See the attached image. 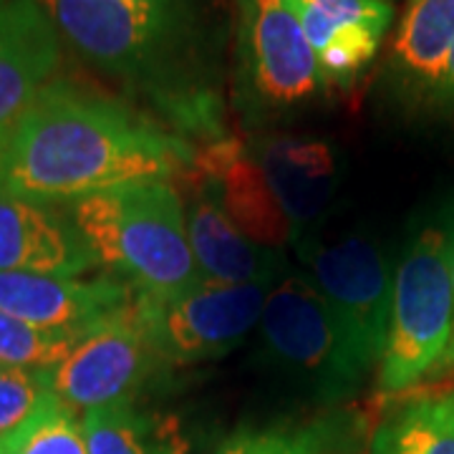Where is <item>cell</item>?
I'll use <instances>...</instances> for the list:
<instances>
[{
    "instance_id": "obj_23",
    "label": "cell",
    "mask_w": 454,
    "mask_h": 454,
    "mask_svg": "<svg viewBox=\"0 0 454 454\" xmlns=\"http://www.w3.org/2000/svg\"><path fill=\"white\" fill-rule=\"evenodd\" d=\"M51 399L46 372L0 366V439L11 437Z\"/></svg>"
},
{
    "instance_id": "obj_24",
    "label": "cell",
    "mask_w": 454,
    "mask_h": 454,
    "mask_svg": "<svg viewBox=\"0 0 454 454\" xmlns=\"http://www.w3.org/2000/svg\"><path fill=\"white\" fill-rule=\"evenodd\" d=\"M434 97L439 101H444V104H454V49L450 53V59H447L444 71H442V79H439Z\"/></svg>"
},
{
    "instance_id": "obj_12",
    "label": "cell",
    "mask_w": 454,
    "mask_h": 454,
    "mask_svg": "<svg viewBox=\"0 0 454 454\" xmlns=\"http://www.w3.org/2000/svg\"><path fill=\"white\" fill-rule=\"evenodd\" d=\"M97 260L64 207L0 190V273L79 278Z\"/></svg>"
},
{
    "instance_id": "obj_14",
    "label": "cell",
    "mask_w": 454,
    "mask_h": 454,
    "mask_svg": "<svg viewBox=\"0 0 454 454\" xmlns=\"http://www.w3.org/2000/svg\"><path fill=\"white\" fill-rule=\"evenodd\" d=\"M59 59V31L41 3L0 0V134L49 86Z\"/></svg>"
},
{
    "instance_id": "obj_4",
    "label": "cell",
    "mask_w": 454,
    "mask_h": 454,
    "mask_svg": "<svg viewBox=\"0 0 454 454\" xmlns=\"http://www.w3.org/2000/svg\"><path fill=\"white\" fill-rule=\"evenodd\" d=\"M306 276L339 325L348 366L361 379L379 366L391 324L394 273L384 247L361 232L303 243Z\"/></svg>"
},
{
    "instance_id": "obj_2",
    "label": "cell",
    "mask_w": 454,
    "mask_h": 454,
    "mask_svg": "<svg viewBox=\"0 0 454 454\" xmlns=\"http://www.w3.org/2000/svg\"><path fill=\"white\" fill-rule=\"evenodd\" d=\"M98 265L139 293L175 295L205 278L190 247L184 202L169 182H131L64 205Z\"/></svg>"
},
{
    "instance_id": "obj_11",
    "label": "cell",
    "mask_w": 454,
    "mask_h": 454,
    "mask_svg": "<svg viewBox=\"0 0 454 454\" xmlns=\"http://www.w3.org/2000/svg\"><path fill=\"white\" fill-rule=\"evenodd\" d=\"M129 303V288L112 278L0 273V310L46 331L86 336Z\"/></svg>"
},
{
    "instance_id": "obj_3",
    "label": "cell",
    "mask_w": 454,
    "mask_h": 454,
    "mask_svg": "<svg viewBox=\"0 0 454 454\" xmlns=\"http://www.w3.org/2000/svg\"><path fill=\"white\" fill-rule=\"evenodd\" d=\"M454 225H427L394 273V303L379 387L402 394L434 376L452 339Z\"/></svg>"
},
{
    "instance_id": "obj_16",
    "label": "cell",
    "mask_w": 454,
    "mask_h": 454,
    "mask_svg": "<svg viewBox=\"0 0 454 454\" xmlns=\"http://www.w3.org/2000/svg\"><path fill=\"white\" fill-rule=\"evenodd\" d=\"M184 184L190 190L184 202L187 235L202 278L217 286L276 283V253L245 238L205 187L192 179H184Z\"/></svg>"
},
{
    "instance_id": "obj_20",
    "label": "cell",
    "mask_w": 454,
    "mask_h": 454,
    "mask_svg": "<svg viewBox=\"0 0 454 454\" xmlns=\"http://www.w3.org/2000/svg\"><path fill=\"white\" fill-rule=\"evenodd\" d=\"M0 454H89L83 427L56 396L11 437L0 439Z\"/></svg>"
},
{
    "instance_id": "obj_22",
    "label": "cell",
    "mask_w": 454,
    "mask_h": 454,
    "mask_svg": "<svg viewBox=\"0 0 454 454\" xmlns=\"http://www.w3.org/2000/svg\"><path fill=\"white\" fill-rule=\"evenodd\" d=\"M339 444V424L331 419L240 432L223 444L217 454H333Z\"/></svg>"
},
{
    "instance_id": "obj_13",
    "label": "cell",
    "mask_w": 454,
    "mask_h": 454,
    "mask_svg": "<svg viewBox=\"0 0 454 454\" xmlns=\"http://www.w3.org/2000/svg\"><path fill=\"white\" fill-rule=\"evenodd\" d=\"M325 83L348 86L372 64L394 18L391 0H293Z\"/></svg>"
},
{
    "instance_id": "obj_17",
    "label": "cell",
    "mask_w": 454,
    "mask_h": 454,
    "mask_svg": "<svg viewBox=\"0 0 454 454\" xmlns=\"http://www.w3.org/2000/svg\"><path fill=\"white\" fill-rule=\"evenodd\" d=\"M454 49V0H409L391 49V68L414 91L434 94Z\"/></svg>"
},
{
    "instance_id": "obj_6",
    "label": "cell",
    "mask_w": 454,
    "mask_h": 454,
    "mask_svg": "<svg viewBox=\"0 0 454 454\" xmlns=\"http://www.w3.org/2000/svg\"><path fill=\"white\" fill-rule=\"evenodd\" d=\"M160 364L131 301L82 336L46 379L51 394L71 411H91L131 402Z\"/></svg>"
},
{
    "instance_id": "obj_18",
    "label": "cell",
    "mask_w": 454,
    "mask_h": 454,
    "mask_svg": "<svg viewBox=\"0 0 454 454\" xmlns=\"http://www.w3.org/2000/svg\"><path fill=\"white\" fill-rule=\"evenodd\" d=\"M82 427L89 454H190L175 419L139 411L131 402L83 411Z\"/></svg>"
},
{
    "instance_id": "obj_8",
    "label": "cell",
    "mask_w": 454,
    "mask_h": 454,
    "mask_svg": "<svg viewBox=\"0 0 454 454\" xmlns=\"http://www.w3.org/2000/svg\"><path fill=\"white\" fill-rule=\"evenodd\" d=\"M240 53L253 94L273 109L309 104L324 91V74L293 0H238Z\"/></svg>"
},
{
    "instance_id": "obj_1",
    "label": "cell",
    "mask_w": 454,
    "mask_h": 454,
    "mask_svg": "<svg viewBox=\"0 0 454 454\" xmlns=\"http://www.w3.org/2000/svg\"><path fill=\"white\" fill-rule=\"evenodd\" d=\"M190 149L112 98L51 82L0 134V190L46 205L131 182H169Z\"/></svg>"
},
{
    "instance_id": "obj_26",
    "label": "cell",
    "mask_w": 454,
    "mask_h": 454,
    "mask_svg": "<svg viewBox=\"0 0 454 454\" xmlns=\"http://www.w3.org/2000/svg\"><path fill=\"white\" fill-rule=\"evenodd\" d=\"M146 5H154V8H164V11H172V0H139Z\"/></svg>"
},
{
    "instance_id": "obj_25",
    "label": "cell",
    "mask_w": 454,
    "mask_h": 454,
    "mask_svg": "<svg viewBox=\"0 0 454 454\" xmlns=\"http://www.w3.org/2000/svg\"><path fill=\"white\" fill-rule=\"evenodd\" d=\"M452 298H454V268H452ZM452 369H454V318H452V339H450L447 354H444V358H442V364H439L437 373L452 372Z\"/></svg>"
},
{
    "instance_id": "obj_7",
    "label": "cell",
    "mask_w": 454,
    "mask_h": 454,
    "mask_svg": "<svg viewBox=\"0 0 454 454\" xmlns=\"http://www.w3.org/2000/svg\"><path fill=\"white\" fill-rule=\"evenodd\" d=\"M258 324L262 351L280 372L309 376L331 389H348L358 381L339 325L309 276L276 280L268 288Z\"/></svg>"
},
{
    "instance_id": "obj_21",
    "label": "cell",
    "mask_w": 454,
    "mask_h": 454,
    "mask_svg": "<svg viewBox=\"0 0 454 454\" xmlns=\"http://www.w3.org/2000/svg\"><path fill=\"white\" fill-rule=\"evenodd\" d=\"M79 340L82 336L76 333L35 328L0 310V366L26 369V372H51L71 354V348Z\"/></svg>"
},
{
    "instance_id": "obj_5",
    "label": "cell",
    "mask_w": 454,
    "mask_h": 454,
    "mask_svg": "<svg viewBox=\"0 0 454 454\" xmlns=\"http://www.w3.org/2000/svg\"><path fill=\"white\" fill-rule=\"evenodd\" d=\"M270 286H217L202 280L175 295L137 293L134 313L164 366L202 364L240 346L258 325Z\"/></svg>"
},
{
    "instance_id": "obj_10",
    "label": "cell",
    "mask_w": 454,
    "mask_h": 454,
    "mask_svg": "<svg viewBox=\"0 0 454 454\" xmlns=\"http://www.w3.org/2000/svg\"><path fill=\"white\" fill-rule=\"evenodd\" d=\"M182 179H192L205 187L225 210L232 225L253 243L268 250L293 240V230L268 179L253 157L250 145L240 139H220L192 154Z\"/></svg>"
},
{
    "instance_id": "obj_19",
    "label": "cell",
    "mask_w": 454,
    "mask_h": 454,
    "mask_svg": "<svg viewBox=\"0 0 454 454\" xmlns=\"http://www.w3.org/2000/svg\"><path fill=\"white\" fill-rule=\"evenodd\" d=\"M372 454H454V391L404 402L376 429Z\"/></svg>"
},
{
    "instance_id": "obj_15",
    "label": "cell",
    "mask_w": 454,
    "mask_h": 454,
    "mask_svg": "<svg viewBox=\"0 0 454 454\" xmlns=\"http://www.w3.org/2000/svg\"><path fill=\"white\" fill-rule=\"evenodd\" d=\"M278 205L293 230V240L313 227L331 207L339 187V162L331 146L310 137L273 134L250 145Z\"/></svg>"
},
{
    "instance_id": "obj_9",
    "label": "cell",
    "mask_w": 454,
    "mask_h": 454,
    "mask_svg": "<svg viewBox=\"0 0 454 454\" xmlns=\"http://www.w3.org/2000/svg\"><path fill=\"white\" fill-rule=\"evenodd\" d=\"M74 49L112 74H139L157 59L172 11L139 0H38Z\"/></svg>"
}]
</instances>
